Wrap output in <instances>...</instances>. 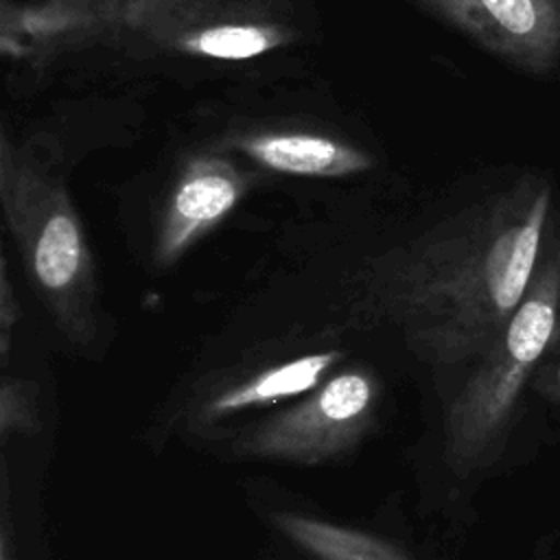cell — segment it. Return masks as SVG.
<instances>
[{
    "instance_id": "6da1fadb",
    "label": "cell",
    "mask_w": 560,
    "mask_h": 560,
    "mask_svg": "<svg viewBox=\"0 0 560 560\" xmlns=\"http://www.w3.org/2000/svg\"><path fill=\"white\" fill-rule=\"evenodd\" d=\"M553 188L534 173L365 262L348 317L398 332L416 361L472 365L523 302L542 256Z\"/></svg>"
},
{
    "instance_id": "7a4b0ae2",
    "label": "cell",
    "mask_w": 560,
    "mask_h": 560,
    "mask_svg": "<svg viewBox=\"0 0 560 560\" xmlns=\"http://www.w3.org/2000/svg\"><path fill=\"white\" fill-rule=\"evenodd\" d=\"M0 203L55 330L72 350L94 354L103 346L105 319L83 223L63 182L7 133L0 140Z\"/></svg>"
},
{
    "instance_id": "3957f363",
    "label": "cell",
    "mask_w": 560,
    "mask_h": 560,
    "mask_svg": "<svg viewBox=\"0 0 560 560\" xmlns=\"http://www.w3.org/2000/svg\"><path fill=\"white\" fill-rule=\"evenodd\" d=\"M560 322V243L540 256L532 284L490 348L442 407L438 459L455 479L488 468L508 433L525 381Z\"/></svg>"
},
{
    "instance_id": "277c9868",
    "label": "cell",
    "mask_w": 560,
    "mask_h": 560,
    "mask_svg": "<svg viewBox=\"0 0 560 560\" xmlns=\"http://www.w3.org/2000/svg\"><path fill=\"white\" fill-rule=\"evenodd\" d=\"M387 387L368 365H341L306 396L243 422L203 453L228 464L319 468L348 459L387 420Z\"/></svg>"
},
{
    "instance_id": "5b68a950",
    "label": "cell",
    "mask_w": 560,
    "mask_h": 560,
    "mask_svg": "<svg viewBox=\"0 0 560 560\" xmlns=\"http://www.w3.org/2000/svg\"><path fill=\"white\" fill-rule=\"evenodd\" d=\"M346 357L343 348L328 346L201 376L166 398L153 413L144 442L155 453L171 442L206 451L230 429L317 389Z\"/></svg>"
},
{
    "instance_id": "8992f818",
    "label": "cell",
    "mask_w": 560,
    "mask_h": 560,
    "mask_svg": "<svg viewBox=\"0 0 560 560\" xmlns=\"http://www.w3.org/2000/svg\"><path fill=\"white\" fill-rule=\"evenodd\" d=\"M147 52L247 61L300 37L282 0H120L116 26Z\"/></svg>"
},
{
    "instance_id": "52a82bcc",
    "label": "cell",
    "mask_w": 560,
    "mask_h": 560,
    "mask_svg": "<svg viewBox=\"0 0 560 560\" xmlns=\"http://www.w3.org/2000/svg\"><path fill=\"white\" fill-rule=\"evenodd\" d=\"M247 490L252 512L293 560H429L407 536L339 521L262 481Z\"/></svg>"
},
{
    "instance_id": "ba28073f",
    "label": "cell",
    "mask_w": 560,
    "mask_h": 560,
    "mask_svg": "<svg viewBox=\"0 0 560 560\" xmlns=\"http://www.w3.org/2000/svg\"><path fill=\"white\" fill-rule=\"evenodd\" d=\"M501 61L547 74L560 61V0H413Z\"/></svg>"
},
{
    "instance_id": "9c48e42d",
    "label": "cell",
    "mask_w": 560,
    "mask_h": 560,
    "mask_svg": "<svg viewBox=\"0 0 560 560\" xmlns=\"http://www.w3.org/2000/svg\"><path fill=\"white\" fill-rule=\"evenodd\" d=\"M249 188V177L217 153L195 155L171 188L153 241V262L171 267L217 228Z\"/></svg>"
},
{
    "instance_id": "30bf717a",
    "label": "cell",
    "mask_w": 560,
    "mask_h": 560,
    "mask_svg": "<svg viewBox=\"0 0 560 560\" xmlns=\"http://www.w3.org/2000/svg\"><path fill=\"white\" fill-rule=\"evenodd\" d=\"M262 168L302 177H350L374 166V158L357 144L304 129H262L228 138Z\"/></svg>"
},
{
    "instance_id": "8fae6325",
    "label": "cell",
    "mask_w": 560,
    "mask_h": 560,
    "mask_svg": "<svg viewBox=\"0 0 560 560\" xmlns=\"http://www.w3.org/2000/svg\"><path fill=\"white\" fill-rule=\"evenodd\" d=\"M42 398L39 385L24 376L4 372L0 381V442L35 438L42 431Z\"/></svg>"
},
{
    "instance_id": "7c38bea8",
    "label": "cell",
    "mask_w": 560,
    "mask_h": 560,
    "mask_svg": "<svg viewBox=\"0 0 560 560\" xmlns=\"http://www.w3.org/2000/svg\"><path fill=\"white\" fill-rule=\"evenodd\" d=\"M18 322H20V302H18V295L11 284L9 262L2 256V265H0V361H2L4 370L9 365V354H11Z\"/></svg>"
},
{
    "instance_id": "4fadbf2b",
    "label": "cell",
    "mask_w": 560,
    "mask_h": 560,
    "mask_svg": "<svg viewBox=\"0 0 560 560\" xmlns=\"http://www.w3.org/2000/svg\"><path fill=\"white\" fill-rule=\"evenodd\" d=\"M0 488H2V501H0V508H2V516H0V560H26L22 556L18 527H15L13 512H11V477H9L7 457L2 459Z\"/></svg>"
}]
</instances>
